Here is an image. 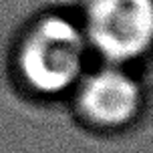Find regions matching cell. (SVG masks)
Masks as SVG:
<instances>
[{
	"label": "cell",
	"mask_w": 153,
	"mask_h": 153,
	"mask_svg": "<svg viewBox=\"0 0 153 153\" xmlns=\"http://www.w3.org/2000/svg\"><path fill=\"white\" fill-rule=\"evenodd\" d=\"M85 38L73 22L46 18L26 38L20 69L26 81L40 93H61L76 81L83 69Z\"/></svg>",
	"instance_id": "6da1fadb"
},
{
	"label": "cell",
	"mask_w": 153,
	"mask_h": 153,
	"mask_svg": "<svg viewBox=\"0 0 153 153\" xmlns=\"http://www.w3.org/2000/svg\"><path fill=\"white\" fill-rule=\"evenodd\" d=\"M153 32L151 0H91L87 34L111 61H129L149 46Z\"/></svg>",
	"instance_id": "7a4b0ae2"
},
{
	"label": "cell",
	"mask_w": 153,
	"mask_h": 153,
	"mask_svg": "<svg viewBox=\"0 0 153 153\" xmlns=\"http://www.w3.org/2000/svg\"><path fill=\"white\" fill-rule=\"evenodd\" d=\"M81 105L99 123L117 125L127 121L139 105V89L129 76L115 69H103L87 79Z\"/></svg>",
	"instance_id": "3957f363"
}]
</instances>
